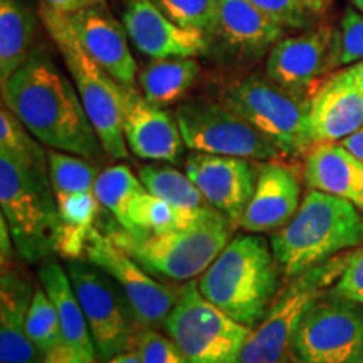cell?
I'll list each match as a JSON object with an SVG mask.
<instances>
[{
  "mask_svg": "<svg viewBox=\"0 0 363 363\" xmlns=\"http://www.w3.org/2000/svg\"><path fill=\"white\" fill-rule=\"evenodd\" d=\"M340 143H342L343 147L348 150V152H352L353 155L358 158V160L363 162V126L358 131H355L353 135L347 136V138L342 140Z\"/></svg>",
  "mask_w": 363,
  "mask_h": 363,
  "instance_id": "41",
  "label": "cell"
},
{
  "mask_svg": "<svg viewBox=\"0 0 363 363\" xmlns=\"http://www.w3.org/2000/svg\"><path fill=\"white\" fill-rule=\"evenodd\" d=\"M310 99L315 145L342 142L363 126V91L345 67L318 86Z\"/></svg>",
  "mask_w": 363,
  "mask_h": 363,
  "instance_id": "20",
  "label": "cell"
},
{
  "mask_svg": "<svg viewBox=\"0 0 363 363\" xmlns=\"http://www.w3.org/2000/svg\"><path fill=\"white\" fill-rule=\"evenodd\" d=\"M352 251L338 254L289 279V284L278 293L264 318L251 328L234 363L291 362L289 350L298 321L316 298L333 288L347 266Z\"/></svg>",
  "mask_w": 363,
  "mask_h": 363,
  "instance_id": "8",
  "label": "cell"
},
{
  "mask_svg": "<svg viewBox=\"0 0 363 363\" xmlns=\"http://www.w3.org/2000/svg\"><path fill=\"white\" fill-rule=\"evenodd\" d=\"M182 138L192 152L254 162L286 160L278 148L225 103L189 101L175 110Z\"/></svg>",
  "mask_w": 363,
  "mask_h": 363,
  "instance_id": "12",
  "label": "cell"
},
{
  "mask_svg": "<svg viewBox=\"0 0 363 363\" xmlns=\"http://www.w3.org/2000/svg\"><path fill=\"white\" fill-rule=\"evenodd\" d=\"M49 179L56 195L94 192L99 172L88 158L48 150Z\"/></svg>",
  "mask_w": 363,
  "mask_h": 363,
  "instance_id": "31",
  "label": "cell"
},
{
  "mask_svg": "<svg viewBox=\"0 0 363 363\" xmlns=\"http://www.w3.org/2000/svg\"><path fill=\"white\" fill-rule=\"evenodd\" d=\"M138 177L145 189L162 201L185 208H201L208 203L187 174L162 162H150L140 167Z\"/></svg>",
  "mask_w": 363,
  "mask_h": 363,
  "instance_id": "29",
  "label": "cell"
},
{
  "mask_svg": "<svg viewBox=\"0 0 363 363\" xmlns=\"http://www.w3.org/2000/svg\"><path fill=\"white\" fill-rule=\"evenodd\" d=\"M345 69L348 71V74H350V78L355 81V84L358 86V88L363 91V61L355 62V65L345 67Z\"/></svg>",
  "mask_w": 363,
  "mask_h": 363,
  "instance_id": "44",
  "label": "cell"
},
{
  "mask_svg": "<svg viewBox=\"0 0 363 363\" xmlns=\"http://www.w3.org/2000/svg\"><path fill=\"white\" fill-rule=\"evenodd\" d=\"M120 17L136 51L150 59L197 57L208 49L207 34L175 24L153 0H120Z\"/></svg>",
  "mask_w": 363,
  "mask_h": 363,
  "instance_id": "14",
  "label": "cell"
},
{
  "mask_svg": "<svg viewBox=\"0 0 363 363\" xmlns=\"http://www.w3.org/2000/svg\"><path fill=\"white\" fill-rule=\"evenodd\" d=\"M39 17L74 81L103 152L113 160H125L128 147L123 135V86L84 51L69 16L52 11L40 2Z\"/></svg>",
  "mask_w": 363,
  "mask_h": 363,
  "instance_id": "6",
  "label": "cell"
},
{
  "mask_svg": "<svg viewBox=\"0 0 363 363\" xmlns=\"http://www.w3.org/2000/svg\"><path fill=\"white\" fill-rule=\"evenodd\" d=\"M0 363H7V362H0Z\"/></svg>",
  "mask_w": 363,
  "mask_h": 363,
  "instance_id": "47",
  "label": "cell"
},
{
  "mask_svg": "<svg viewBox=\"0 0 363 363\" xmlns=\"http://www.w3.org/2000/svg\"><path fill=\"white\" fill-rule=\"evenodd\" d=\"M301 184L283 160L257 163L256 189L239 227L244 233H274L296 214L301 203Z\"/></svg>",
  "mask_w": 363,
  "mask_h": 363,
  "instance_id": "19",
  "label": "cell"
},
{
  "mask_svg": "<svg viewBox=\"0 0 363 363\" xmlns=\"http://www.w3.org/2000/svg\"><path fill=\"white\" fill-rule=\"evenodd\" d=\"M360 61H363V13L347 9L338 27H335L330 71L343 69Z\"/></svg>",
  "mask_w": 363,
  "mask_h": 363,
  "instance_id": "33",
  "label": "cell"
},
{
  "mask_svg": "<svg viewBox=\"0 0 363 363\" xmlns=\"http://www.w3.org/2000/svg\"><path fill=\"white\" fill-rule=\"evenodd\" d=\"M291 363H363V305L328 289L298 321Z\"/></svg>",
  "mask_w": 363,
  "mask_h": 363,
  "instance_id": "9",
  "label": "cell"
},
{
  "mask_svg": "<svg viewBox=\"0 0 363 363\" xmlns=\"http://www.w3.org/2000/svg\"><path fill=\"white\" fill-rule=\"evenodd\" d=\"M84 259L116 281L128 299L140 328L157 330L163 326L180 296V288L158 281L115 244L110 235L98 233L96 229L91 234Z\"/></svg>",
  "mask_w": 363,
  "mask_h": 363,
  "instance_id": "13",
  "label": "cell"
},
{
  "mask_svg": "<svg viewBox=\"0 0 363 363\" xmlns=\"http://www.w3.org/2000/svg\"><path fill=\"white\" fill-rule=\"evenodd\" d=\"M93 2H94V4H101L103 0H93Z\"/></svg>",
  "mask_w": 363,
  "mask_h": 363,
  "instance_id": "46",
  "label": "cell"
},
{
  "mask_svg": "<svg viewBox=\"0 0 363 363\" xmlns=\"http://www.w3.org/2000/svg\"><path fill=\"white\" fill-rule=\"evenodd\" d=\"M281 276L293 279L363 244V212L335 195L308 189L286 225L269 239Z\"/></svg>",
  "mask_w": 363,
  "mask_h": 363,
  "instance_id": "2",
  "label": "cell"
},
{
  "mask_svg": "<svg viewBox=\"0 0 363 363\" xmlns=\"http://www.w3.org/2000/svg\"><path fill=\"white\" fill-rule=\"evenodd\" d=\"M13 251L17 252L16 244H13L6 217L2 216V219H0V257H2V272L13 269Z\"/></svg>",
  "mask_w": 363,
  "mask_h": 363,
  "instance_id": "39",
  "label": "cell"
},
{
  "mask_svg": "<svg viewBox=\"0 0 363 363\" xmlns=\"http://www.w3.org/2000/svg\"><path fill=\"white\" fill-rule=\"evenodd\" d=\"M235 229L229 217L207 207L194 224L172 233L135 238L121 229L108 235L150 274L182 283L199 278L234 238Z\"/></svg>",
  "mask_w": 363,
  "mask_h": 363,
  "instance_id": "5",
  "label": "cell"
},
{
  "mask_svg": "<svg viewBox=\"0 0 363 363\" xmlns=\"http://www.w3.org/2000/svg\"><path fill=\"white\" fill-rule=\"evenodd\" d=\"M352 4L357 11H360L363 13V0H352Z\"/></svg>",
  "mask_w": 363,
  "mask_h": 363,
  "instance_id": "45",
  "label": "cell"
},
{
  "mask_svg": "<svg viewBox=\"0 0 363 363\" xmlns=\"http://www.w3.org/2000/svg\"><path fill=\"white\" fill-rule=\"evenodd\" d=\"M257 163L247 158L192 152L185 160V174L197 185L208 206L239 227L256 189Z\"/></svg>",
  "mask_w": 363,
  "mask_h": 363,
  "instance_id": "15",
  "label": "cell"
},
{
  "mask_svg": "<svg viewBox=\"0 0 363 363\" xmlns=\"http://www.w3.org/2000/svg\"><path fill=\"white\" fill-rule=\"evenodd\" d=\"M284 29L249 0H217L216 34L235 56L252 61L269 54Z\"/></svg>",
  "mask_w": 363,
  "mask_h": 363,
  "instance_id": "22",
  "label": "cell"
},
{
  "mask_svg": "<svg viewBox=\"0 0 363 363\" xmlns=\"http://www.w3.org/2000/svg\"><path fill=\"white\" fill-rule=\"evenodd\" d=\"M175 24L212 35L217 27V0H153Z\"/></svg>",
  "mask_w": 363,
  "mask_h": 363,
  "instance_id": "35",
  "label": "cell"
},
{
  "mask_svg": "<svg viewBox=\"0 0 363 363\" xmlns=\"http://www.w3.org/2000/svg\"><path fill=\"white\" fill-rule=\"evenodd\" d=\"M147 192L138 175H135L126 165H113L99 172L94 195L115 217L121 229L136 234V208L140 199Z\"/></svg>",
  "mask_w": 363,
  "mask_h": 363,
  "instance_id": "28",
  "label": "cell"
},
{
  "mask_svg": "<svg viewBox=\"0 0 363 363\" xmlns=\"http://www.w3.org/2000/svg\"><path fill=\"white\" fill-rule=\"evenodd\" d=\"M286 29H308L311 16L298 0H249Z\"/></svg>",
  "mask_w": 363,
  "mask_h": 363,
  "instance_id": "37",
  "label": "cell"
},
{
  "mask_svg": "<svg viewBox=\"0 0 363 363\" xmlns=\"http://www.w3.org/2000/svg\"><path fill=\"white\" fill-rule=\"evenodd\" d=\"M2 99L49 150L84 158L103 152L76 86L40 49L2 84Z\"/></svg>",
  "mask_w": 363,
  "mask_h": 363,
  "instance_id": "1",
  "label": "cell"
},
{
  "mask_svg": "<svg viewBox=\"0 0 363 363\" xmlns=\"http://www.w3.org/2000/svg\"><path fill=\"white\" fill-rule=\"evenodd\" d=\"M66 271L88 320L98 362L133 348L142 328L116 281L88 259L67 261Z\"/></svg>",
  "mask_w": 363,
  "mask_h": 363,
  "instance_id": "11",
  "label": "cell"
},
{
  "mask_svg": "<svg viewBox=\"0 0 363 363\" xmlns=\"http://www.w3.org/2000/svg\"><path fill=\"white\" fill-rule=\"evenodd\" d=\"M310 16H323L328 11L333 0H298Z\"/></svg>",
  "mask_w": 363,
  "mask_h": 363,
  "instance_id": "42",
  "label": "cell"
},
{
  "mask_svg": "<svg viewBox=\"0 0 363 363\" xmlns=\"http://www.w3.org/2000/svg\"><path fill=\"white\" fill-rule=\"evenodd\" d=\"M308 189L335 195L363 212V162L340 142L318 143L305 155Z\"/></svg>",
  "mask_w": 363,
  "mask_h": 363,
  "instance_id": "23",
  "label": "cell"
},
{
  "mask_svg": "<svg viewBox=\"0 0 363 363\" xmlns=\"http://www.w3.org/2000/svg\"><path fill=\"white\" fill-rule=\"evenodd\" d=\"M59 229L56 252L62 259H84L101 203L94 192L56 195Z\"/></svg>",
  "mask_w": 363,
  "mask_h": 363,
  "instance_id": "25",
  "label": "cell"
},
{
  "mask_svg": "<svg viewBox=\"0 0 363 363\" xmlns=\"http://www.w3.org/2000/svg\"><path fill=\"white\" fill-rule=\"evenodd\" d=\"M69 21L84 51L118 83L133 86L138 79V65L130 51L123 24L99 4L71 13Z\"/></svg>",
  "mask_w": 363,
  "mask_h": 363,
  "instance_id": "18",
  "label": "cell"
},
{
  "mask_svg": "<svg viewBox=\"0 0 363 363\" xmlns=\"http://www.w3.org/2000/svg\"><path fill=\"white\" fill-rule=\"evenodd\" d=\"M133 347L138 350L142 363H190L174 340L157 330H140Z\"/></svg>",
  "mask_w": 363,
  "mask_h": 363,
  "instance_id": "36",
  "label": "cell"
},
{
  "mask_svg": "<svg viewBox=\"0 0 363 363\" xmlns=\"http://www.w3.org/2000/svg\"><path fill=\"white\" fill-rule=\"evenodd\" d=\"M26 331L44 357L52 355L62 347L57 310L43 286L35 288L26 316Z\"/></svg>",
  "mask_w": 363,
  "mask_h": 363,
  "instance_id": "32",
  "label": "cell"
},
{
  "mask_svg": "<svg viewBox=\"0 0 363 363\" xmlns=\"http://www.w3.org/2000/svg\"><path fill=\"white\" fill-rule=\"evenodd\" d=\"M163 330L190 363H234L251 328L225 315L187 281Z\"/></svg>",
  "mask_w": 363,
  "mask_h": 363,
  "instance_id": "10",
  "label": "cell"
},
{
  "mask_svg": "<svg viewBox=\"0 0 363 363\" xmlns=\"http://www.w3.org/2000/svg\"><path fill=\"white\" fill-rule=\"evenodd\" d=\"M222 103L264 135L284 158L305 157L315 147L310 96L283 88L269 76L249 74L230 84Z\"/></svg>",
  "mask_w": 363,
  "mask_h": 363,
  "instance_id": "7",
  "label": "cell"
},
{
  "mask_svg": "<svg viewBox=\"0 0 363 363\" xmlns=\"http://www.w3.org/2000/svg\"><path fill=\"white\" fill-rule=\"evenodd\" d=\"M39 281L52 299L61 325L62 347L52 355L62 363H96V347L67 271L49 257L40 266Z\"/></svg>",
  "mask_w": 363,
  "mask_h": 363,
  "instance_id": "21",
  "label": "cell"
},
{
  "mask_svg": "<svg viewBox=\"0 0 363 363\" xmlns=\"http://www.w3.org/2000/svg\"><path fill=\"white\" fill-rule=\"evenodd\" d=\"M123 135L126 147L140 160L177 165L187 148L175 115L150 103L135 84L123 86Z\"/></svg>",
  "mask_w": 363,
  "mask_h": 363,
  "instance_id": "16",
  "label": "cell"
},
{
  "mask_svg": "<svg viewBox=\"0 0 363 363\" xmlns=\"http://www.w3.org/2000/svg\"><path fill=\"white\" fill-rule=\"evenodd\" d=\"M99 363H142V358H140L138 350L133 347L130 348V350L120 353V355L110 358V360L99 362Z\"/></svg>",
  "mask_w": 363,
  "mask_h": 363,
  "instance_id": "43",
  "label": "cell"
},
{
  "mask_svg": "<svg viewBox=\"0 0 363 363\" xmlns=\"http://www.w3.org/2000/svg\"><path fill=\"white\" fill-rule=\"evenodd\" d=\"M0 150L33 163H48V150L34 138L22 121L2 103L0 110Z\"/></svg>",
  "mask_w": 363,
  "mask_h": 363,
  "instance_id": "34",
  "label": "cell"
},
{
  "mask_svg": "<svg viewBox=\"0 0 363 363\" xmlns=\"http://www.w3.org/2000/svg\"><path fill=\"white\" fill-rule=\"evenodd\" d=\"M279 266L269 240L259 234H238L199 276L208 301L239 323L254 328L278 296Z\"/></svg>",
  "mask_w": 363,
  "mask_h": 363,
  "instance_id": "3",
  "label": "cell"
},
{
  "mask_svg": "<svg viewBox=\"0 0 363 363\" xmlns=\"http://www.w3.org/2000/svg\"><path fill=\"white\" fill-rule=\"evenodd\" d=\"M35 17L22 0H0V81L11 78L29 57Z\"/></svg>",
  "mask_w": 363,
  "mask_h": 363,
  "instance_id": "27",
  "label": "cell"
},
{
  "mask_svg": "<svg viewBox=\"0 0 363 363\" xmlns=\"http://www.w3.org/2000/svg\"><path fill=\"white\" fill-rule=\"evenodd\" d=\"M0 208L21 259L33 264L56 252L59 214L48 163L0 150Z\"/></svg>",
  "mask_w": 363,
  "mask_h": 363,
  "instance_id": "4",
  "label": "cell"
},
{
  "mask_svg": "<svg viewBox=\"0 0 363 363\" xmlns=\"http://www.w3.org/2000/svg\"><path fill=\"white\" fill-rule=\"evenodd\" d=\"M211 207V206H207ZM207 207L201 208H185L174 206L162 199L155 197L148 192L143 194L140 199L138 208H136V234L135 238H142V235L152 234H167L172 230L184 229L206 212ZM130 234V233H128ZM133 235V234H131Z\"/></svg>",
  "mask_w": 363,
  "mask_h": 363,
  "instance_id": "30",
  "label": "cell"
},
{
  "mask_svg": "<svg viewBox=\"0 0 363 363\" xmlns=\"http://www.w3.org/2000/svg\"><path fill=\"white\" fill-rule=\"evenodd\" d=\"M331 289L363 305V244L350 252L347 266Z\"/></svg>",
  "mask_w": 363,
  "mask_h": 363,
  "instance_id": "38",
  "label": "cell"
},
{
  "mask_svg": "<svg viewBox=\"0 0 363 363\" xmlns=\"http://www.w3.org/2000/svg\"><path fill=\"white\" fill-rule=\"evenodd\" d=\"M201 76V66L194 57L152 59L138 72L143 96L157 106H169L189 93Z\"/></svg>",
  "mask_w": 363,
  "mask_h": 363,
  "instance_id": "26",
  "label": "cell"
},
{
  "mask_svg": "<svg viewBox=\"0 0 363 363\" xmlns=\"http://www.w3.org/2000/svg\"><path fill=\"white\" fill-rule=\"evenodd\" d=\"M35 293L16 269L0 279V362L43 363L44 355L26 331V316Z\"/></svg>",
  "mask_w": 363,
  "mask_h": 363,
  "instance_id": "24",
  "label": "cell"
},
{
  "mask_svg": "<svg viewBox=\"0 0 363 363\" xmlns=\"http://www.w3.org/2000/svg\"><path fill=\"white\" fill-rule=\"evenodd\" d=\"M335 27L320 26L281 39L266 59V76L283 88L308 94L321 76L330 72Z\"/></svg>",
  "mask_w": 363,
  "mask_h": 363,
  "instance_id": "17",
  "label": "cell"
},
{
  "mask_svg": "<svg viewBox=\"0 0 363 363\" xmlns=\"http://www.w3.org/2000/svg\"><path fill=\"white\" fill-rule=\"evenodd\" d=\"M44 6H48L52 11H57L61 13H66V16H71V13L81 11V9L91 6L94 4L93 0H43Z\"/></svg>",
  "mask_w": 363,
  "mask_h": 363,
  "instance_id": "40",
  "label": "cell"
}]
</instances>
